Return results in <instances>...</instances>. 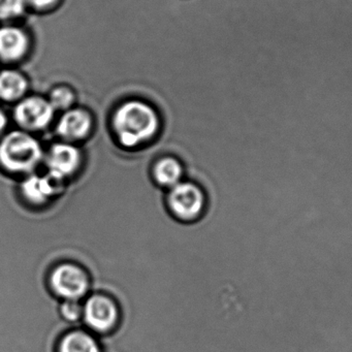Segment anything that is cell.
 <instances>
[{
    "mask_svg": "<svg viewBox=\"0 0 352 352\" xmlns=\"http://www.w3.org/2000/svg\"><path fill=\"white\" fill-rule=\"evenodd\" d=\"M113 126L121 145L133 148L154 137L160 120L151 107L139 100H131L116 111Z\"/></svg>",
    "mask_w": 352,
    "mask_h": 352,
    "instance_id": "6da1fadb",
    "label": "cell"
},
{
    "mask_svg": "<svg viewBox=\"0 0 352 352\" xmlns=\"http://www.w3.org/2000/svg\"><path fill=\"white\" fill-rule=\"evenodd\" d=\"M43 158L42 146L25 131H12L0 139V168L6 174L28 176Z\"/></svg>",
    "mask_w": 352,
    "mask_h": 352,
    "instance_id": "7a4b0ae2",
    "label": "cell"
},
{
    "mask_svg": "<svg viewBox=\"0 0 352 352\" xmlns=\"http://www.w3.org/2000/svg\"><path fill=\"white\" fill-rule=\"evenodd\" d=\"M51 289L63 300H81L90 288L87 272L77 263H63L56 265L49 277Z\"/></svg>",
    "mask_w": 352,
    "mask_h": 352,
    "instance_id": "3957f363",
    "label": "cell"
},
{
    "mask_svg": "<svg viewBox=\"0 0 352 352\" xmlns=\"http://www.w3.org/2000/svg\"><path fill=\"white\" fill-rule=\"evenodd\" d=\"M205 195L195 183L183 182L170 188L168 197L170 212L179 219L191 221L203 213Z\"/></svg>",
    "mask_w": 352,
    "mask_h": 352,
    "instance_id": "277c9868",
    "label": "cell"
},
{
    "mask_svg": "<svg viewBox=\"0 0 352 352\" xmlns=\"http://www.w3.org/2000/svg\"><path fill=\"white\" fill-rule=\"evenodd\" d=\"M119 318L118 305L106 294H94L84 304V321L96 333H110L118 324Z\"/></svg>",
    "mask_w": 352,
    "mask_h": 352,
    "instance_id": "5b68a950",
    "label": "cell"
},
{
    "mask_svg": "<svg viewBox=\"0 0 352 352\" xmlns=\"http://www.w3.org/2000/svg\"><path fill=\"white\" fill-rule=\"evenodd\" d=\"M47 174L58 182L77 174L82 164L80 150L69 143H57L53 145L47 153Z\"/></svg>",
    "mask_w": 352,
    "mask_h": 352,
    "instance_id": "8992f818",
    "label": "cell"
},
{
    "mask_svg": "<svg viewBox=\"0 0 352 352\" xmlns=\"http://www.w3.org/2000/svg\"><path fill=\"white\" fill-rule=\"evenodd\" d=\"M54 111L49 100L42 98H25L16 107L15 119L20 126L28 131H40L48 126Z\"/></svg>",
    "mask_w": 352,
    "mask_h": 352,
    "instance_id": "52a82bcc",
    "label": "cell"
},
{
    "mask_svg": "<svg viewBox=\"0 0 352 352\" xmlns=\"http://www.w3.org/2000/svg\"><path fill=\"white\" fill-rule=\"evenodd\" d=\"M60 182L47 175H28L20 184V193L24 201L32 206L47 205L60 191Z\"/></svg>",
    "mask_w": 352,
    "mask_h": 352,
    "instance_id": "ba28073f",
    "label": "cell"
},
{
    "mask_svg": "<svg viewBox=\"0 0 352 352\" xmlns=\"http://www.w3.org/2000/svg\"><path fill=\"white\" fill-rule=\"evenodd\" d=\"M91 125V117L85 111H67L59 120L57 133L65 141H80L87 137Z\"/></svg>",
    "mask_w": 352,
    "mask_h": 352,
    "instance_id": "9c48e42d",
    "label": "cell"
},
{
    "mask_svg": "<svg viewBox=\"0 0 352 352\" xmlns=\"http://www.w3.org/2000/svg\"><path fill=\"white\" fill-rule=\"evenodd\" d=\"M28 34L18 28H0V59L15 61L22 58L28 50Z\"/></svg>",
    "mask_w": 352,
    "mask_h": 352,
    "instance_id": "30bf717a",
    "label": "cell"
},
{
    "mask_svg": "<svg viewBox=\"0 0 352 352\" xmlns=\"http://www.w3.org/2000/svg\"><path fill=\"white\" fill-rule=\"evenodd\" d=\"M57 352H102V349L92 333L76 329L61 338Z\"/></svg>",
    "mask_w": 352,
    "mask_h": 352,
    "instance_id": "8fae6325",
    "label": "cell"
},
{
    "mask_svg": "<svg viewBox=\"0 0 352 352\" xmlns=\"http://www.w3.org/2000/svg\"><path fill=\"white\" fill-rule=\"evenodd\" d=\"M182 177V164L176 158H162L154 166L153 178L160 186L173 188L181 182Z\"/></svg>",
    "mask_w": 352,
    "mask_h": 352,
    "instance_id": "7c38bea8",
    "label": "cell"
},
{
    "mask_svg": "<svg viewBox=\"0 0 352 352\" xmlns=\"http://www.w3.org/2000/svg\"><path fill=\"white\" fill-rule=\"evenodd\" d=\"M25 78L16 71L0 72V98L6 102L19 100L28 90Z\"/></svg>",
    "mask_w": 352,
    "mask_h": 352,
    "instance_id": "4fadbf2b",
    "label": "cell"
},
{
    "mask_svg": "<svg viewBox=\"0 0 352 352\" xmlns=\"http://www.w3.org/2000/svg\"><path fill=\"white\" fill-rule=\"evenodd\" d=\"M26 0H0V20L20 17L25 11Z\"/></svg>",
    "mask_w": 352,
    "mask_h": 352,
    "instance_id": "5bb4252c",
    "label": "cell"
},
{
    "mask_svg": "<svg viewBox=\"0 0 352 352\" xmlns=\"http://www.w3.org/2000/svg\"><path fill=\"white\" fill-rule=\"evenodd\" d=\"M84 305L78 300H63L60 305V314L69 322H76L83 318Z\"/></svg>",
    "mask_w": 352,
    "mask_h": 352,
    "instance_id": "9a60e30c",
    "label": "cell"
},
{
    "mask_svg": "<svg viewBox=\"0 0 352 352\" xmlns=\"http://www.w3.org/2000/svg\"><path fill=\"white\" fill-rule=\"evenodd\" d=\"M49 102L54 110H67L73 104V92L67 88H56L51 94Z\"/></svg>",
    "mask_w": 352,
    "mask_h": 352,
    "instance_id": "2e32d148",
    "label": "cell"
},
{
    "mask_svg": "<svg viewBox=\"0 0 352 352\" xmlns=\"http://www.w3.org/2000/svg\"><path fill=\"white\" fill-rule=\"evenodd\" d=\"M32 7L36 8V9H47V8L51 7L54 5L57 0H26Z\"/></svg>",
    "mask_w": 352,
    "mask_h": 352,
    "instance_id": "e0dca14e",
    "label": "cell"
},
{
    "mask_svg": "<svg viewBox=\"0 0 352 352\" xmlns=\"http://www.w3.org/2000/svg\"><path fill=\"white\" fill-rule=\"evenodd\" d=\"M8 124V118L6 116L5 113L3 112V110L0 109V137L3 135V131H5L6 127H7Z\"/></svg>",
    "mask_w": 352,
    "mask_h": 352,
    "instance_id": "ac0fdd59",
    "label": "cell"
}]
</instances>
